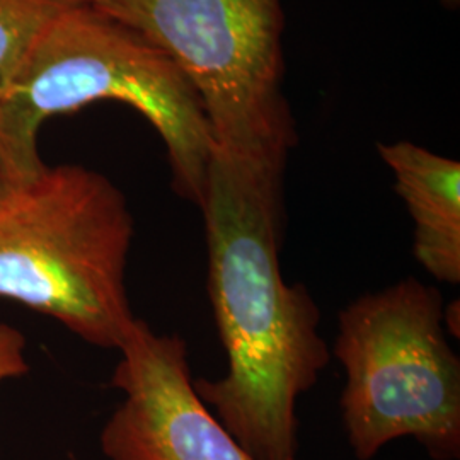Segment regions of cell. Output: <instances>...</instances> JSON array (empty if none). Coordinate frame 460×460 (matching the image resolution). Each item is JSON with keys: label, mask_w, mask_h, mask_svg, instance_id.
<instances>
[{"label": "cell", "mask_w": 460, "mask_h": 460, "mask_svg": "<svg viewBox=\"0 0 460 460\" xmlns=\"http://www.w3.org/2000/svg\"><path fill=\"white\" fill-rule=\"evenodd\" d=\"M281 176L214 147L198 207L227 374L198 378L193 387L256 460L296 459V401L331 360L311 292L288 285L281 273Z\"/></svg>", "instance_id": "obj_1"}, {"label": "cell", "mask_w": 460, "mask_h": 460, "mask_svg": "<svg viewBox=\"0 0 460 460\" xmlns=\"http://www.w3.org/2000/svg\"><path fill=\"white\" fill-rule=\"evenodd\" d=\"M7 184H5V181H4V178H2V174H0V193L4 191V188H5Z\"/></svg>", "instance_id": "obj_11"}, {"label": "cell", "mask_w": 460, "mask_h": 460, "mask_svg": "<svg viewBox=\"0 0 460 460\" xmlns=\"http://www.w3.org/2000/svg\"><path fill=\"white\" fill-rule=\"evenodd\" d=\"M68 0H0V98Z\"/></svg>", "instance_id": "obj_8"}, {"label": "cell", "mask_w": 460, "mask_h": 460, "mask_svg": "<svg viewBox=\"0 0 460 460\" xmlns=\"http://www.w3.org/2000/svg\"><path fill=\"white\" fill-rule=\"evenodd\" d=\"M414 224L412 252L433 279L460 281V164L412 142L378 144Z\"/></svg>", "instance_id": "obj_7"}, {"label": "cell", "mask_w": 460, "mask_h": 460, "mask_svg": "<svg viewBox=\"0 0 460 460\" xmlns=\"http://www.w3.org/2000/svg\"><path fill=\"white\" fill-rule=\"evenodd\" d=\"M163 49L197 96L215 148L283 171L296 132L283 96L281 0H96Z\"/></svg>", "instance_id": "obj_5"}, {"label": "cell", "mask_w": 460, "mask_h": 460, "mask_svg": "<svg viewBox=\"0 0 460 460\" xmlns=\"http://www.w3.org/2000/svg\"><path fill=\"white\" fill-rule=\"evenodd\" d=\"M68 2H72V4H91L93 5L96 0H68Z\"/></svg>", "instance_id": "obj_10"}, {"label": "cell", "mask_w": 460, "mask_h": 460, "mask_svg": "<svg viewBox=\"0 0 460 460\" xmlns=\"http://www.w3.org/2000/svg\"><path fill=\"white\" fill-rule=\"evenodd\" d=\"M445 4H448V5H456L459 0H442Z\"/></svg>", "instance_id": "obj_12"}, {"label": "cell", "mask_w": 460, "mask_h": 460, "mask_svg": "<svg viewBox=\"0 0 460 460\" xmlns=\"http://www.w3.org/2000/svg\"><path fill=\"white\" fill-rule=\"evenodd\" d=\"M444 298L421 279L358 296L340 314L332 355L345 370L341 418L355 457L412 438L435 460L460 457V360Z\"/></svg>", "instance_id": "obj_4"}, {"label": "cell", "mask_w": 460, "mask_h": 460, "mask_svg": "<svg viewBox=\"0 0 460 460\" xmlns=\"http://www.w3.org/2000/svg\"><path fill=\"white\" fill-rule=\"evenodd\" d=\"M98 101L128 104L164 142L172 188L199 207L214 142L193 89L163 49L91 4L49 22L0 98V174L28 181L45 163L38 133L51 116Z\"/></svg>", "instance_id": "obj_2"}, {"label": "cell", "mask_w": 460, "mask_h": 460, "mask_svg": "<svg viewBox=\"0 0 460 460\" xmlns=\"http://www.w3.org/2000/svg\"><path fill=\"white\" fill-rule=\"evenodd\" d=\"M118 351L111 387L123 401L99 435L106 459L256 460L198 397L182 338L137 317Z\"/></svg>", "instance_id": "obj_6"}, {"label": "cell", "mask_w": 460, "mask_h": 460, "mask_svg": "<svg viewBox=\"0 0 460 460\" xmlns=\"http://www.w3.org/2000/svg\"><path fill=\"white\" fill-rule=\"evenodd\" d=\"M133 235L115 182L84 165H45L0 193V298L118 349L137 321L127 288Z\"/></svg>", "instance_id": "obj_3"}, {"label": "cell", "mask_w": 460, "mask_h": 460, "mask_svg": "<svg viewBox=\"0 0 460 460\" xmlns=\"http://www.w3.org/2000/svg\"><path fill=\"white\" fill-rule=\"evenodd\" d=\"M26 338L19 329L0 323V382L26 376Z\"/></svg>", "instance_id": "obj_9"}]
</instances>
